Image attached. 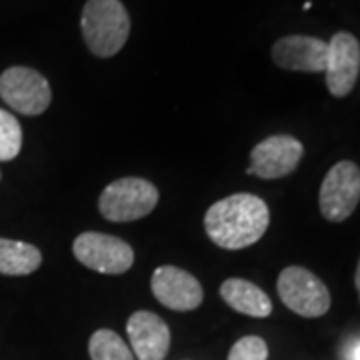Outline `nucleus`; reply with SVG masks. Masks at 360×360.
Returning a JSON list of instances; mask_svg holds the SVG:
<instances>
[{"label": "nucleus", "instance_id": "f257e3e1", "mask_svg": "<svg viewBox=\"0 0 360 360\" xmlns=\"http://www.w3.org/2000/svg\"><path fill=\"white\" fill-rule=\"evenodd\" d=\"M270 224L266 202L255 194H232L206 210L205 231L220 248L240 250L258 243Z\"/></svg>", "mask_w": 360, "mask_h": 360}, {"label": "nucleus", "instance_id": "f03ea898", "mask_svg": "<svg viewBox=\"0 0 360 360\" xmlns=\"http://www.w3.org/2000/svg\"><path fill=\"white\" fill-rule=\"evenodd\" d=\"M82 39L94 56L110 58L122 51L130 34V18L120 0H89L80 16Z\"/></svg>", "mask_w": 360, "mask_h": 360}, {"label": "nucleus", "instance_id": "7ed1b4c3", "mask_svg": "<svg viewBox=\"0 0 360 360\" xmlns=\"http://www.w3.org/2000/svg\"><path fill=\"white\" fill-rule=\"evenodd\" d=\"M158 205V191L153 182L136 176L110 182L98 198V210L110 222H130L148 217Z\"/></svg>", "mask_w": 360, "mask_h": 360}, {"label": "nucleus", "instance_id": "20e7f679", "mask_svg": "<svg viewBox=\"0 0 360 360\" xmlns=\"http://www.w3.org/2000/svg\"><path fill=\"white\" fill-rule=\"evenodd\" d=\"M278 296L286 309L304 319L324 316L330 309V292L316 274L302 266H288L278 276Z\"/></svg>", "mask_w": 360, "mask_h": 360}, {"label": "nucleus", "instance_id": "39448f33", "mask_svg": "<svg viewBox=\"0 0 360 360\" xmlns=\"http://www.w3.org/2000/svg\"><path fill=\"white\" fill-rule=\"evenodd\" d=\"M0 98L20 115L39 116L51 106V84L34 68L11 66L0 75Z\"/></svg>", "mask_w": 360, "mask_h": 360}, {"label": "nucleus", "instance_id": "423d86ee", "mask_svg": "<svg viewBox=\"0 0 360 360\" xmlns=\"http://www.w3.org/2000/svg\"><path fill=\"white\" fill-rule=\"evenodd\" d=\"M360 202V168L352 160H340L322 180L319 205L330 222L347 220Z\"/></svg>", "mask_w": 360, "mask_h": 360}, {"label": "nucleus", "instance_id": "0eeeda50", "mask_svg": "<svg viewBox=\"0 0 360 360\" xmlns=\"http://www.w3.org/2000/svg\"><path fill=\"white\" fill-rule=\"evenodd\" d=\"M72 252L80 264L101 274H124L134 262V250L122 238L103 232H82Z\"/></svg>", "mask_w": 360, "mask_h": 360}, {"label": "nucleus", "instance_id": "6e6552de", "mask_svg": "<svg viewBox=\"0 0 360 360\" xmlns=\"http://www.w3.org/2000/svg\"><path fill=\"white\" fill-rule=\"evenodd\" d=\"M302 155H304L302 142L296 141L295 136L274 134V136H269L262 142H258L252 148L250 167L246 172L264 180L283 179L292 170H296Z\"/></svg>", "mask_w": 360, "mask_h": 360}, {"label": "nucleus", "instance_id": "1a4fd4ad", "mask_svg": "<svg viewBox=\"0 0 360 360\" xmlns=\"http://www.w3.org/2000/svg\"><path fill=\"white\" fill-rule=\"evenodd\" d=\"M326 89L336 98L348 96L360 75V44L350 32H336L326 54Z\"/></svg>", "mask_w": 360, "mask_h": 360}, {"label": "nucleus", "instance_id": "9d476101", "mask_svg": "<svg viewBox=\"0 0 360 360\" xmlns=\"http://www.w3.org/2000/svg\"><path fill=\"white\" fill-rule=\"evenodd\" d=\"M153 295L170 310L188 312L202 304V286L191 272L176 266H158L153 274Z\"/></svg>", "mask_w": 360, "mask_h": 360}, {"label": "nucleus", "instance_id": "9b49d317", "mask_svg": "<svg viewBox=\"0 0 360 360\" xmlns=\"http://www.w3.org/2000/svg\"><path fill=\"white\" fill-rule=\"evenodd\" d=\"M328 44L314 37L290 34L283 37L272 46L274 65L292 72H324Z\"/></svg>", "mask_w": 360, "mask_h": 360}, {"label": "nucleus", "instance_id": "f8f14e48", "mask_svg": "<svg viewBox=\"0 0 360 360\" xmlns=\"http://www.w3.org/2000/svg\"><path fill=\"white\" fill-rule=\"evenodd\" d=\"M130 347L139 360H165L170 348L167 322L150 310L134 312L127 322Z\"/></svg>", "mask_w": 360, "mask_h": 360}, {"label": "nucleus", "instance_id": "ddd939ff", "mask_svg": "<svg viewBox=\"0 0 360 360\" xmlns=\"http://www.w3.org/2000/svg\"><path fill=\"white\" fill-rule=\"evenodd\" d=\"M220 296L232 310L246 314V316L266 319L272 312L270 296L262 288H258L257 284L248 283L245 278L224 281L220 286Z\"/></svg>", "mask_w": 360, "mask_h": 360}, {"label": "nucleus", "instance_id": "4468645a", "mask_svg": "<svg viewBox=\"0 0 360 360\" xmlns=\"http://www.w3.org/2000/svg\"><path fill=\"white\" fill-rule=\"evenodd\" d=\"M42 264V255L37 246L22 240L0 238V274L26 276Z\"/></svg>", "mask_w": 360, "mask_h": 360}, {"label": "nucleus", "instance_id": "2eb2a0df", "mask_svg": "<svg viewBox=\"0 0 360 360\" xmlns=\"http://www.w3.org/2000/svg\"><path fill=\"white\" fill-rule=\"evenodd\" d=\"M89 352L90 360H134L129 345L108 328H101L90 336Z\"/></svg>", "mask_w": 360, "mask_h": 360}, {"label": "nucleus", "instance_id": "dca6fc26", "mask_svg": "<svg viewBox=\"0 0 360 360\" xmlns=\"http://www.w3.org/2000/svg\"><path fill=\"white\" fill-rule=\"evenodd\" d=\"M22 148V129L16 116L0 108V162L14 160Z\"/></svg>", "mask_w": 360, "mask_h": 360}, {"label": "nucleus", "instance_id": "f3484780", "mask_svg": "<svg viewBox=\"0 0 360 360\" xmlns=\"http://www.w3.org/2000/svg\"><path fill=\"white\" fill-rule=\"evenodd\" d=\"M269 347L260 336H245L234 342L229 352V360H266Z\"/></svg>", "mask_w": 360, "mask_h": 360}, {"label": "nucleus", "instance_id": "a211bd4d", "mask_svg": "<svg viewBox=\"0 0 360 360\" xmlns=\"http://www.w3.org/2000/svg\"><path fill=\"white\" fill-rule=\"evenodd\" d=\"M354 286H356V292H359V300H360V260H359V266H356V274H354Z\"/></svg>", "mask_w": 360, "mask_h": 360}, {"label": "nucleus", "instance_id": "6ab92c4d", "mask_svg": "<svg viewBox=\"0 0 360 360\" xmlns=\"http://www.w3.org/2000/svg\"><path fill=\"white\" fill-rule=\"evenodd\" d=\"M354 360H360V345L356 347V350H354Z\"/></svg>", "mask_w": 360, "mask_h": 360}]
</instances>
